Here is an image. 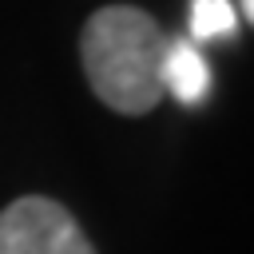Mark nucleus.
<instances>
[{
	"label": "nucleus",
	"instance_id": "nucleus-1",
	"mask_svg": "<svg viewBox=\"0 0 254 254\" xmlns=\"http://www.w3.org/2000/svg\"><path fill=\"white\" fill-rule=\"evenodd\" d=\"M163 52L167 36L135 4H107L87 16L79 36V60L91 91L119 115H147L159 107L163 91Z\"/></svg>",
	"mask_w": 254,
	"mask_h": 254
},
{
	"label": "nucleus",
	"instance_id": "nucleus-2",
	"mask_svg": "<svg viewBox=\"0 0 254 254\" xmlns=\"http://www.w3.org/2000/svg\"><path fill=\"white\" fill-rule=\"evenodd\" d=\"M0 254H95V246L64 202L24 194L0 210Z\"/></svg>",
	"mask_w": 254,
	"mask_h": 254
},
{
	"label": "nucleus",
	"instance_id": "nucleus-3",
	"mask_svg": "<svg viewBox=\"0 0 254 254\" xmlns=\"http://www.w3.org/2000/svg\"><path fill=\"white\" fill-rule=\"evenodd\" d=\"M163 91H171L179 103H198L210 91V67L194 40H167L163 52Z\"/></svg>",
	"mask_w": 254,
	"mask_h": 254
},
{
	"label": "nucleus",
	"instance_id": "nucleus-4",
	"mask_svg": "<svg viewBox=\"0 0 254 254\" xmlns=\"http://www.w3.org/2000/svg\"><path fill=\"white\" fill-rule=\"evenodd\" d=\"M238 32V12L230 0H194L190 4V36L194 40H222Z\"/></svg>",
	"mask_w": 254,
	"mask_h": 254
},
{
	"label": "nucleus",
	"instance_id": "nucleus-5",
	"mask_svg": "<svg viewBox=\"0 0 254 254\" xmlns=\"http://www.w3.org/2000/svg\"><path fill=\"white\" fill-rule=\"evenodd\" d=\"M242 20H254V0H242Z\"/></svg>",
	"mask_w": 254,
	"mask_h": 254
}]
</instances>
